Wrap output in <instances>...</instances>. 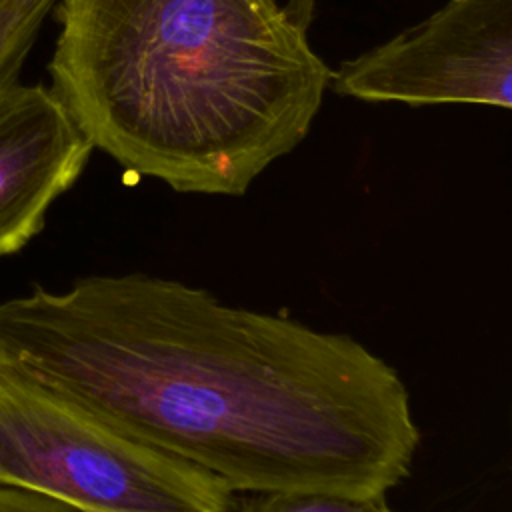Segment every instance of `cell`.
<instances>
[{
  "mask_svg": "<svg viewBox=\"0 0 512 512\" xmlns=\"http://www.w3.org/2000/svg\"><path fill=\"white\" fill-rule=\"evenodd\" d=\"M0 374L232 492L384 498L420 442L402 378L358 340L148 274L0 302Z\"/></svg>",
  "mask_w": 512,
  "mask_h": 512,
  "instance_id": "cell-1",
  "label": "cell"
},
{
  "mask_svg": "<svg viewBox=\"0 0 512 512\" xmlns=\"http://www.w3.org/2000/svg\"><path fill=\"white\" fill-rule=\"evenodd\" d=\"M336 94L368 102L512 106V0H450L332 72Z\"/></svg>",
  "mask_w": 512,
  "mask_h": 512,
  "instance_id": "cell-4",
  "label": "cell"
},
{
  "mask_svg": "<svg viewBox=\"0 0 512 512\" xmlns=\"http://www.w3.org/2000/svg\"><path fill=\"white\" fill-rule=\"evenodd\" d=\"M56 0H4L0 4V96L18 84L24 60Z\"/></svg>",
  "mask_w": 512,
  "mask_h": 512,
  "instance_id": "cell-6",
  "label": "cell"
},
{
  "mask_svg": "<svg viewBox=\"0 0 512 512\" xmlns=\"http://www.w3.org/2000/svg\"><path fill=\"white\" fill-rule=\"evenodd\" d=\"M2 2H4V0H0V4H2Z\"/></svg>",
  "mask_w": 512,
  "mask_h": 512,
  "instance_id": "cell-9",
  "label": "cell"
},
{
  "mask_svg": "<svg viewBox=\"0 0 512 512\" xmlns=\"http://www.w3.org/2000/svg\"><path fill=\"white\" fill-rule=\"evenodd\" d=\"M92 148L54 90L16 84L0 96V258L42 230Z\"/></svg>",
  "mask_w": 512,
  "mask_h": 512,
  "instance_id": "cell-5",
  "label": "cell"
},
{
  "mask_svg": "<svg viewBox=\"0 0 512 512\" xmlns=\"http://www.w3.org/2000/svg\"><path fill=\"white\" fill-rule=\"evenodd\" d=\"M0 484L82 512H230L216 476L0 374Z\"/></svg>",
  "mask_w": 512,
  "mask_h": 512,
  "instance_id": "cell-3",
  "label": "cell"
},
{
  "mask_svg": "<svg viewBox=\"0 0 512 512\" xmlns=\"http://www.w3.org/2000/svg\"><path fill=\"white\" fill-rule=\"evenodd\" d=\"M230 512H392L384 498H356L318 490L240 492Z\"/></svg>",
  "mask_w": 512,
  "mask_h": 512,
  "instance_id": "cell-7",
  "label": "cell"
},
{
  "mask_svg": "<svg viewBox=\"0 0 512 512\" xmlns=\"http://www.w3.org/2000/svg\"><path fill=\"white\" fill-rule=\"evenodd\" d=\"M310 16L312 0H62L54 92L126 170L240 196L320 110L332 70Z\"/></svg>",
  "mask_w": 512,
  "mask_h": 512,
  "instance_id": "cell-2",
  "label": "cell"
},
{
  "mask_svg": "<svg viewBox=\"0 0 512 512\" xmlns=\"http://www.w3.org/2000/svg\"><path fill=\"white\" fill-rule=\"evenodd\" d=\"M0 512H82L56 498L0 484Z\"/></svg>",
  "mask_w": 512,
  "mask_h": 512,
  "instance_id": "cell-8",
  "label": "cell"
}]
</instances>
